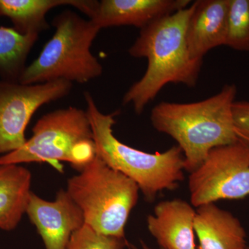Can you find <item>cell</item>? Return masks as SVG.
Wrapping results in <instances>:
<instances>
[{"mask_svg":"<svg viewBox=\"0 0 249 249\" xmlns=\"http://www.w3.org/2000/svg\"><path fill=\"white\" fill-rule=\"evenodd\" d=\"M129 247H130L131 249H152V247H149V246L147 245L145 242H144L143 241H141L140 246H139V247L133 245H130Z\"/></svg>","mask_w":249,"mask_h":249,"instance_id":"obj_20","label":"cell"},{"mask_svg":"<svg viewBox=\"0 0 249 249\" xmlns=\"http://www.w3.org/2000/svg\"><path fill=\"white\" fill-rule=\"evenodd\" d=\"M78 172L68 180L66 191L81 210L85 224L103 235L124 237L138 202V186L96 155Z\"/></svg>","mask_w":249,"mask_h":249,"instance_id":"obj_5","label":"cell"},{"mask_svg":"<svg viewBox=\"0 0 249 249\" xmlns=\"http://www.w3.org/2000/svg\"><path fill=\"white\" fill-rule=\"evenodd\" d=\"M99 1L93 0H0V16L9 18L23 35H40L48 29V12L61 6H73L91 19Z\"/></svg>","mask_w":249,"mask_h":249,"instance_id":"obj_14","label":"cell"},{"mask_svg":"<svg viewBox=\"0 0 249 249\" xmlns=\"http://www.w3.org/2000/svg\"><path fill=\"white\" fill-rule=\"evenodd\" d=\"M190 0H103L91 18L100 29L132 26L140 29L160 18L185 9Z\"/></svg>","mask_w":249,"mask_h":249,"instance_id":"obj_10","label":"cell"},{"mask_svg":"<svg viewBox=\"0 0 249 249\" xmlns=\"http://www.w3.org/2000/svg\"><path fill=\"white\" fill-rule=\"evenodd\" d=\"M196 210L180 199L160 201L147 217L149 232L161 249H196Z\"/></svg>","mask_w":249,"mask_h":249,"instance_id":"obj_11","label":"cell"},{"mask_svg":"<svg viewBox=\"0 0 249 249\" xmlns=\"http://www.w3.org/2000/svg\"><path fill=\"white\" fill-rule=\"evenodd\" d=\"M127 245L124 237L103 235L85 224L71 235L67 249H124Z\"/></svg>","mask_w":249,"mask_h":249,"instance_id":"obj_18","label":"cell"},{"mask_svg":"<svg viewBox=\"0 0 249 249\" xmlns=\"http://www.w3.org/2000/svg\"><path fill=\"white\" fill-rule=\"evenodd\" d=\"M31 172L20 165H0V229L11 231L26 213L31 193Z\"/></svg>","mask_w":249,"mask_h":249,"instance_id":"obj_15","label":"cell"},{"mask_svg":"<svg viewBox=\"0 0 249 249\" xmlns=\"http://www.w3.org/2000/svg\"><path fill=\"white\" fill-rule=\"evenodd\" d=\"M249 249V247H248V249Z\"/></svg>","mask_w":249,"mask_h":249,"instance_id":"obj_21","label":"cell"},{"mask_svg":"<svg viewBox=\"0 0 249 249\" xmlns=\"http://www.w3.org/2000/svg\"><path fill=\"white\" fill-rule=\"evenodd\" d=\"M249 52V0H229L226 45Z\"/></svg>","mask_w":249,"mask_h":249,"instance_id":"obj_17","label":"cell"},{"mask_svg":"<svg viewBox=\"0 0 249 249\" xmlns=\"http://www.w3.org/2000/svg\"><path fill=\"white\" fill-rule=\"evenodd\" d=\"M39 36L23 35L14 28L0 27V76L18 82L29 52Z\"/></svg>","mask_w":249,"mask_h":249,"instance_id":"obj_16","label":"cell"},{"mask_svg":"<svg viewBox=\"0 0 249 249\" xmlns=\"http://www.w3.org/2000/svg\"><path fill=\"white\" fill-rule=\"evenodd\" d=\"M95 157L96 147L86 111L70 107L42 116L23 146L0 156V165L66 161L78 171Z\"/></svg>","mask_w":249,"mask_h":249,"instance_id":"obj_6","label":"cell"},{"mask_svg":"<svg viewBox=\"0 0 249 249\" xmlns=\"http://www.w3.org/2000/svg\"><path fill=\"white\" fill-rule=\"evenodd\" d=\"M55 31L40 55L25 67L19 77L23 85L64 80L86 83L103 73V67L91 52L101 29L71 10L64 11L52 21Z\"/></svg>","mask_w":249,"mask_h":249,"instance_id":"obj_4","label":"cell"},{"mask_svg":"<svg viewBox=\"0 0 249 249\" xmlns=\"http://www.w3.org/2000/svg\"><path fill=\"white\" fill-rule=\"evenodd\" d=\"M188 188L192 206L219 200H237L249 196V144L239 139L212 149L191 173Z\"/></svg>","mask_w":249,"mask_h":249,"instance_id":"obj_7","label":"cell"},{"mask_svg":"<svg viewBox=\"0 0 249 249\" xmlns=\"http://www.w3.org/2000/svg\"><path fill=\"white\" fill-rule=\"evenodd\" d=\"M236 94L235 85H226L217 94L203 101H162L152 109V126L176 141L183 152L186 171L196 170L214 147L239 140L232 114Z\"/></svg>","mask_w":249,"mask_h":249,"instance_id":"obj_2","label":"cell"},{"mask_svg":"<svg viewBox=\"0 0 249 249\" xmlns=\"http://www.w3.org/2000/svg\"><path fill=\"white\" fill-rule=\"evenodd\" d=\"M232 114L236 135L249 144V101H235Z\"/></svg>","mask_w":249,"mask_h":249,"instance_id":"obj_19","label":"cell"},{"mask_svg":"<svg viewBox=\"0 0 249 249\" xmlns=\"http://www.w3.org/2000/svg\"><path fill=\"white\" fill-rule=\"evenodd\" d=\"M72 86L64 80L34 85L0 80V155L23 146L26 128L36 111L65 97Z\"/></svg>","mask_w":249,"mask_h":249,"instance_id":"obj_8","label":"cell"},{"mask_svg":"<svg viewBox=\"0 0 249 249\" xmlns=\"http://www.w3.org/2000/svg\"><path fill=\"white\" fill-rule=\"evenodd\" d=\"M229 0H196L186 29V43L193 59L203 60L211 49L226 45Z\"/></svg>","mask_w":249,"mask_h":249,"instance_id":"obj_12","label":"cell"},{"mask_svg":"<svg viewBox=\"0 0 249 249\" xmlns=\"http://www.w3.org/2000/svg\"><path fill=\"white\" fill-rule=\"evenodd\" d=\"M26 213L46 249H67L71 235L85 225L84 216L66 190L47 201L31 192Z\"/></svg>","mask_w":249,"mask_h":249,"instance_id":"obj_9","label":"cell"},{"mask_svg":"<svg viewBox=\"0 0 249 249\" xmlns=\"http://www.w3.org/2000/svg\"><path fill=\"white\" fill-rule=\"evenodd\" d=\"M196 249H247V232L240 219L214 203L196 208Z\"/></svg>","mask_w":249,"mask_h":249,"instance_id":"obj_13","label":"cell"},{"mask_svg":"<svg viewBox=\"0 0 249 249\" xmlns=\"http://www.w3.org/2000/svg\"><path fill=\"white\" fill-rule=\"evenodd\" d=\"M84 96L98 158L136 183L148 202H153L161 192L178 188L184 180L185 170L183 152L178 145L152 154L125 145L113 134L119 112L104 114L89 92Z\"/></svg>","mask_w":249,"mask_h":249,"instance_id":"obj_3","label":"cell"},{"mask_svg":"<svg viewBox=\"0 0 249 249\" xmlns=\"http://www.w3.org/2000/svg\"><path fill=\"white\" fill-rule=\"evenodd\" d=\"M194 9L188 7L160 18L141 29L129 49L135 58H146V71L124 93V106L132 105L141 114L147 105L169 83L196 86L203 60L191 58L186 43V29Z\"/></svg>","mask_w":249,"mask_h":249,"instance_id":"obj_1","label":"cell"}]
</instances>
